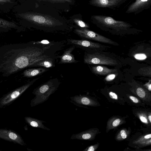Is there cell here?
<instances>
[{
	"mask_svg": "<svg viewBox=\"0 0 151 151\" xmlns=\"http://www.w3.org/2000/svg\"><path fill=\"white\" fill-rule=\"evenodd\" d=\"M64 46L61 41H31L0 47V76L8 77L46 58L57 56Z\"/></svg>",
	"mask_w": 151,
	"mask_h": 151,
	"instance_id": "1",
	"label": "cell"
},
{
	"mask_svg": "<svg viewBox=\"0 0 151 151\" xmlns=\"http://www.w3.org/2000/svg\"><path fill=\"white\" fill-rule=\"evenodd\" d=\"M35 6L37 11L18 14L20 17L29 23L30 27L45 32L63 33L69 32L73 28L70 21L63 18L57 12H52V10L50 11L47 7L46 10H41L36 3Z\"/></svg>",
	"mask_w": 151,
	"mask_h": 151,
	"instance_id": "2",
	"label": "cell"
},
{
	"mask_svg": "<svg viewBox=\"0 0 151 151\" xmlns=\"http://www.w3.org/2000/svg\"><path fill=\"white\" fill-rule=\"evenodd\" d=\"M91 19L93 23L104 30L116 32H126L133 30V26L129 23L117 20L112 17L103 15H93Z\"/></svg>",
	"mask_w": 151,
	"mask_h": 151,
	"instance_id": "3",
	"label": "cell"
},
{
	"mask_svg": "<svg viewBox=\"0 0 151 151\" xmlns=\"http://www.w3.org/2000/svg\"><path fill=\"white\" fill-rule=\"evenodd\" d=\"M60 83L57 78L51 79L35 88L33 93L36 96L33 100V106L47 101L50 96L58 90Z\"/></svg>",
	"mask_w": 151,
	"mask_h": 151,
	"instance_id": "4",
	"label": "cell"
},
{
	"mask_svg": "<svg viewBox=\"0 0 151 151\" xmlns=\"http://www.w3.org/2000/svg\"><path fill=\"white\" fill-rule=\"evenodd\" d=\"M75 28L74 32L81 37L92 40L97 41L116 45L118 43L112 40L97 33L91 31L87 28H82L78 27Z\"/></svg>",
	"mask_w": 151,
	"mask_h": 151,
	"instance_id": "5",
	"label": "cell"
},
{
	"mask_svg": "<svg viewBox=\"0 0 151 151\" xmlns=\"http://www.w3.org/2000/svg\"><path fill=\"white\" fill-rule=\"evenodd\" d=\"M84 62L88 64L116 65L118 63L115 60L100 54L86 52L84 57Z\"/></svg>",
	"mask_w": 151,
	"mask_h": 151,
	"instance_id": "6",
	"label": "cell"
},
{
	"mask_svg": "<svg viewBox=\"0 0 151 151\" xmlns=\"http://www.w3.org/2000/svg\"><path fill=\"white\" fill-rule=\"evenodd\" d=\"M151 5V0H135L129 6L125 13L138 14L145 10L149 9Z\"/></svg>",
	"mask_w": 151,
	"mask_h": 151,
	"instance_id": "7",
	"label": "cell"
},
{
	"mask_svg": "<svg viewBox=\"0 0 151 151\" xmlns=\"http://www.w3.org/2000/svg\"><path fill=\"white\" fill-rule=\"evenodd\" d=\"M127 0H90V4L93 6L101 8L113 9L118 7Z\"/></svg>",
	"mask_w": 151,
	"mask_h": 151,
	"instance_id": "8",
	"label": "cell"
},
{
	"mask_svg": "<svg viewBox=\"0 0 151 151\" xmlns=\"http://www.w3.org/2000/svg\"><path fill=\"white\" fill-rule=\"evenodd\" d=\"M67 43L81 48L97 49L103 45L97 43L84 40H76L72 39L67 40Z\"/></svg>",
	"mask_w": 151,
	"mask_h": 151,
	"instance_id": "9",
	"label": "cell"
},
{
	"mask_svg": "<svg viewBox=\"0 0 151 151\" xmlns=\"http://www.w3.org/2000/svg\"><path fill=\"white\" fill-rule=\"evenodd\" d=\"M75 47L72 45V46L65 50L62 55L58 56V58H60L59 64L76 63L79 62V61L75 59L72 53Z\"/></svg>",
	"mask_w": 151,
	"mask_h": 151,
	"instance_id": "10",
	"label": "cell"
},
{
	"mask_svg": "<svg viewBox=\"0 0 151 151\" xmlns=\"http://www.w3.org/2000/svg\"><path fill=\"white\" fill-rule=\"evenodd\" d=\"M70 101L76 105H84L93 106L95 105V102L89 97L85 95H76L70 98Z\"/></svg>",
	"mask_w": 151,
	"mask_h": 151,
	"instance_id": "11",
	"label": "cell"
},
{
	"mask_svg": "<svg viewBox=\"0 0 151 151\" xmlns=\"http://www.w3.org/2000/svg\"><path fill=\"white\" fill-rule=\"evenodd\" d=\"M96 135V130L90 129L77 134H73L71 139L91 140L93 139Z\"/></svg>",
	"mask_w": 151,
	"mask_h": 151,
	"instance_id": "12",
	"label": "cell"
},
{
	"mask_svg": "<svg viewBox=\"0 0 151 151\" xmlns=\"http://www.w3.org/2000/svg\"><path fill=\"white\" fill-rule=\"evenodd\" d=\"M20 27L14 22L0 18V32H7L13 29L22 30Z\"/></svg>",
	"mask_w": 151,
	"mask_h": 151,
	"instance_id": "13",
	"label": "cell"
},
{
	"mask_svg": "<svg viewBox=\"0 0 151 151\" xmlns=\"http://www.w3.org/2000/svg\"><path fill=\"white\" fill-rule=\"evenodd\" d=\"M38 67L26 69L24 70L22 75L24 77L31 78L41 75L49 70L45 68Z\"/></svg>",
	"mask_w": 151,
	"mask_h": 151,
	"instance_id": "14",
	"label": "cell"
},
{
	"mask_svg": "<svg viewBox=\"0 0 151 151\" xmlns=\"http://www.w3.org/2000/svg\"><path fill=\"white\" fill-rule=\"evenodd\" d=\"M58 58V55H57L46 58L35 64L33 67H41L46 68L54 67L55 65L56 60Z\"/></svg>",
	"mask_w": 151,
	"mask_h": 151,
	"instance_id": "15",
	"label": "cell"
},
{
	"mask_svg": "<svg viewBox=\"0 0 151 151\" xmlns=\"http://www.w3.org/2000/svg\"><path fill=\"white\" fill-rule=\"evenodd\" d=\"M91 70L94 73L101 75H106L113 73L117 72V69H110L107 67L98 65L92 67Z\"/></svg>",
	"mask_w": 151,
	"mask_h": 151,
	"instance_id": "16",
	"label": "cell"
},
{
	"mask_svg": "<svg viewBox=\"0 0 151 151\" xmlns=\"http://www.w3.org/2000/svg\"><path fill=\"white\" fill-rule=\"evenodd\" d=\"M43 3H48V5H73L74 0H36Z\"/></svg>",
	"mask_w": 151,
	"mask_h": 151,
	"instance_id": "17",
	"label": "cell"
},
{
	"mask_svg": "<svg viewBox=\"0 0 151 151\" xmlns=\"http://www.w3.org/2000/svg\"><path fill=\"white\" fill-rule=\"evenodd\" d=\"M28 120L30 125L32 127L40 128L48 131L50 130V129L45 126L43 124V123L46 122L45 121L33 118H30Z\"/></svg>",
	"mask_w": 151,
	"mask_h": 151,
	"instance_id": "18",
	"label": "cell"
},
{
	"mask_svg": "<svg viewBox=\"0 0 151 151\" xmlns=\"http://www.w3.org/2000/svg\"><path fill=\"white\" fill-rule=\"evenodd\" d=\"M151 134H148L139 138L134 142L135 144H140L142 146L148 145L151 144Z\"/></svg>",
	"mask_w": 151,
	"mask_h": 151,
	"instance_id": "19",
	"label": "cell"
},
{
	"mask_svg": "<svg viewBox=\"0 0 151 151\" xmlns=\"http://www.w3.org/2000/svg\"><path fill=\"white\" fill-rule=\"evenodd\" d=\"M73 22L78 27L82 28H88L89 25L80 19L73 18Z\"/></svg>",
	"mask_w": 151,
	"mask_h": 151,
	"instance_id": "20",
	"label": "cell"
},
{
	"mask_svg": "<svg viewBox=\"0 0 151 151\" xmlns=\"http://www.w3.org/2000/svg\"><path fill=\"white\" fill-rule=\"evenodd\" d=\"M139 73L144 76L151 77V67L141 68L138 71Z\"/></svg>",
	"mask_w": 151,
	"mask_h": 151,
	"instance_id": "21",
	"label": "cell"
},
{
	"mask_svg": "<svg viewBox=\"0 0 151 151\" xmlns=\"http://www.w3.org/2000/svg\"><path fill=\"white\" fill-rule=\"evenodd\" d=\"M128 133L127 131L125 129H122L119 133L117 139L118 140L124 139H126L127 137Z\"/></svg>",
	"mask_w": 151,
	"mask_h": 151,
	"instance_id": "22",
	"label": "cell"
},
{
	"mask_svg": "<svg viewBox=\"0 0 151 151\" xmlns=\"http://www.w3.org/2000/svg\"><path fill=\"white\" fill-rule=\"evenodd\" d=\"M137 95L140 98H144L146 96V93L145 90L142 88L139 87L136 90Z\"/></svg>",
	"mask_w": 151,
	"mask_h": 151,
	"instance_id": "23",
	"label": "cell"
},
{
	"mask_svg": "<svg viewBox=\"0 0 151 151\" xmlns=\"http://www.w3.org/2000/svg\"><path fill=\"white\" fill-rule=\"evenodd\" d=\"M134 56L136 59L140 60H144L147 58L146 55L143 53L136 54L134 55Z\"/></svg>",
	"mask_w": 151,
	"mask_h": 151,
	"instance_id": "24",
	"label": "cell"
},
{
	"mask_svg": "<svg viewBox=\"0 0 151 151\" xmlns=\"http://www.w3.org/2000/svg\"><path fill=\"white\" fill-rule=\"evenodd\" d=\"M121 120L119 118H115L112 122L111 124V128H114L117 127L119 125L121 122Z\"/></svg>",
	"mask_w": 151,
	"mask_h": 151,
	"instance_id": "25",
	"label": "cell"
},
{
	"mask_svg": "<svg viewBox=\"0 0 151 151\" xmlns=\"http://www.w3.org/2000/svg\"><path fill=\"white\" fill-rule=\"evenodd\" d=\"M98 146L99 144H97L89 146L83 150V151H94L97 149Z\"/></svg>",
	"mask_w": 151,
	"mask_h": 151,
	"instance_id": "26",
	"label": "cell"
},
{
	"mask_svg": "<svg viewBox=\"0 0 151 151\" xmlns=\"http://www.w3.org/2000/svg\"><path fill=\"white\" fill-rule=\"evenodd\" d=\"M116 74L111 73L108 74L104 79L107 81H109L113 80L116 77Z\"/></svg>",
	"mask_w": 151,
	"mask_h": 151,
	"instance_id": "27",
	"label": "cell"
},
{
	"mask_svg": "<svg viewBox=\"0 0 151 151\" xmlns=\"http://www.w3.org/2000/svg\"><path fill=\"white\" fill-rule=\"evenodd\" d=\"M139 117L142 122L146 124L148 123V122L147 117L144 114H141L139 115Z\"/></svg>",
	"mask_w": 151,
	"mask_h": 151,
	"instance_id": "28",
	"label": "cell"
},
{
	"mask_svg": "<svg viewBox=\"0 0 151 151\" xmlns=\"http://www.w3.org/2000/svg\"><path fill=\"white\" fill-rule=\"evenodd\" d=\"M109 95L111 98L116 100L118 99L117 95L115 93L111 91L109 93Z\"/></svg>",
	"mask_w": 151,
	"mask_h": 151,
	"instance_id": "29",
	"label": "cell"
},
{
	"mask_svg": "<svg viewBox=\"0 0 151 151\" xmlns=\"http://www.w3.org/2000/svg\"><path fill=\"white\" fill-rule=\"evenodd\" d=\"M19 92L17 91H14L11 95V97L12 99H14L17 97L19 94Z\"/></svg>",
	"mask_w": 151,
	"mask_h": 151,
	"instance_id": "30",
	"label": "cell"
},
{
	"mask_svg": "<svg viewBox=\"0 0 151 151\" xmlns=\"http://www.w3.org/2000/svg\"><path fill=\"white\" fill-rule=\"evenodd\" d=\"M129 98L133 102L135 103H137L139 102V100L138 99L134 96H129Z\"/></svg>",
	"mask_w": 151,
	"mask_h": 151,
	"instance_id": "31",
	"label": "cell"
},
{
	"mask_svg": "<svg viewBox=\"0 0 151 151\" xmlns=\"http://www.w3.org/2000/svg\"><path fill=\"white\" fill-rule=\"evenodd\" d=\"M9 137L12 139H15L17 137V135L15 133L13 132H11L9 134Z\"/></svg>",
	"mask_w": 151,
	"mask_h": 151,
	"instance_id": "32",
	"label": "cell"
},
{
	"mask_svg": "<svg viewBox=\"0 0 151 151\" xmlns=\"http://www.w3.org/2000/svg\"><path fill=\"white\" fill-rule=\"evenodd\" d=\"M145 86L150 91H151V84L150 83V81L148 82L147 83H146L145 85Z\"/></svg>",
	"mask_w": 151,
	"mask_h": 151,
	"instance_id": "33",
	"label": "cell"
},
{
	"mask_svg": "<svg viewBox=\"0 0 151 151\" xmlns=\"http://www.w3.org/2000/svg\"><path fill=\"white\" fill-rule=\"evenodd\" d=\"M11 0H0V3H11Z\"/></svg>",
	"mask_w": 151,
	"mask_h": 151,
	"instance_id": "34",
	"label": "cell"
},
{
	"mask_svg": "<svg viewBox=\"0 0 151 151\" xmlns=\"http://www.w3.org/2000/svg\"><path fill=\"white\" fill-rule=\"evenodd\" d=\"M148 119L150 123L151 122V115L150 114L148 116Z\"/></svg>",
	"mask_w": 151,
	"mask_h": 151,
	"instance_id": "35",
	"label": "cell"
}]
</instances>
